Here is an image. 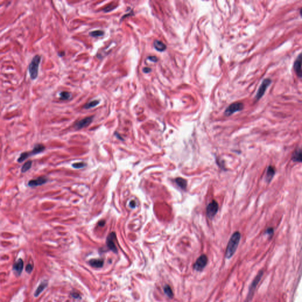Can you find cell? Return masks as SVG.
<instances>
[{
    "label": "cell",
    "instance_id": "1",
    "mask_svg": "<svg viewBox=\"0 0 302 302\" xmlns=\"http://www.w3.org/2000/svg\"><path fill=\"white\" fill-rule=\"evenodd\" d=\"M240 239H241V234L238 231L235 232L232 235L227 246L226 251L225 254V257L226 259H229L233 256L236 250L238 247Z\"/></svg>",
    "mask_w": 302,
    "mask_h": 302
},
{
    "label": "cell",
    "instance_id": "2",
    "mask_svg": "<svg viewBox=\"0 0 302 302\" xmlns=\"http://www.w3.org/2000/svg\"><path fill=\"white\" fill-rule=\"evenodd\" d=\"M41 61V57L38 55H36L28 66V73L30 78L32 80H35L38 76L39 64Z\"/></svg>",
    "mask_w": 302,
    "mask_h": 302
},
{
    "label": "cell",
    "instance_id": "3",
    "mask_svg": "<svg viewBox=\"0 0 302 302\" xmlns=\"http://www.w3.org/2000/svg\"><path fill=\"white\" fill-rule=\"evenodd\" d=\"M263 275V271H260L259 272V273L257 274V275L255 276L253 281H252V283H251V284L250 286L249 293H248L247 299H246V302H250L252 299V298L253 297V295H254V293H255V290L256 289V287L258 285L259 283L261 280V279Z\"/></svg>",
    "mask_w": 302,
    "mask_h": 302
},
{
    "label": "cell",
    "instance_id": "4",
    "mask_svg": "<svg viewBox=\"0 0 302 302\" xmlns=\"http://www.w3.org/2000/svg\"><path fill=\"white\" fill-rule=\"evenodd\" d=\"M244 108V105L241 102H235L227 107L224 114L225 116H230L235 112L241 111Z\"/></svg>",
    "mask_w": 302,
    "mask_h": 302
},
{
    "label": "cell",
    "instance_id": "5",
    "mask_svg": "<svg viewBox=\"0 0 302 302\" xmlns=\"http://www.w3.org/2000/svg\"><path fill=\"white\" fill-rule=\"evenodd\" d=\"M271 83V80L270 79H265L263 81L255 96V99H256V101L260 100V99L264 96L265 91L268 88V87L270 85Z\"/></svg>",
    "mask_w": 302,
    "mask_h": 302
},
{
    "label": "cell",
    "instance_id": "6",
    "mask_svg": "<svg viewBox=\"0 0 302 302\" xmlns=\"http://www.w3.org/2000/svg\"><path fill=\"white\" fill-rule=\"evenodd\" d=\"M207 263L208 257L207 255H201L197 259L196 263H194V269L198 271H202L207 265Z\"/></svg>",
    "mask_w": 302,
    "mask_h": 302
},
{
    "label": "cell",
    "instance_id": "7",
    "mask_svg": "<svg viewBox=\"0 0 302 302\" xmlns=\"http://www.w3.org/2000/svg\"><path fill=\"white\" fill-rule=\"evenodd\" d=\"M218 210V204L217 201L213 200L211 202H210L207 207V215L210 219H212L214 217Z\"/></svg>",
    "mask_w": 302,
    "mask_h": 302
},
{
    "label": "cell",
    "instance_id": "8",
    "mask_svg": "<svg viewBox=\"0 0 302 302\" xmlns=\"http://www.w3.org/2000/svg\"><path fill=\"white\" fill-rule=\"evenodd\" d=\"M293 69L297 77L302 78V52L295 60Z\"/></svg>",
    "mask_w": 302,
    "mask_h": 302
},
{
    "label": "cell",
    "instance_id": "9",
    "mask_svg": "<svg viewBox=\"0 0 302 302\" xmlns=\"http://www.w3.org/2000/svg\"><path fill=\"white\" fill-rule=\"evenodd\" d=\"M116 240V234L115 233H111L110 234L106 239V244L109 249L111 250L115 253H117V249L116 245L115 243V241Z\"/></svg>",
    "mask_w": 302,
    "mask_h": 302
},
{
    "label": "cell",
    "instance_id": "10",
    "mask_svg": "<svg viewBox=\"0 0 302 302\" xmlns=\"http://www.w3.org/2000/svg\"><path fill=\"white\" fill-rule=\"evenodd\" d=\"M93 117H94L93 116L87 117H85L82 120H80L78 122H76L74 123V128L77 130H79V129H83L84 127H87L92 122L93 120Z\"/></svg>",
    "mask_w": 302,
    "mask_h": 302
},
{
    "label": "cell",
    "instance_id": "11",
    "mask_svg": "<svg viewBox=\"0 0 302 302\" xmlns=\"http://www.w3.org/2000/svg\"><path fill=\"white\" fill-rule=\"evenodd\" d=\"M47 182V179L46 178L39 177L37 179L30 181L28 183V185L30 187H36L37 186H42L43 184H46Z\"/></svg>",
    "mask_w": 302,
    "mask_h": 302
},
{
    "label": "cell",
    "instance_id": "12",
    "mask_svg": "<svg viewBox=\"0 0 302 302\" xmlns=\"http://www.w3.org/2000/svg\"><path fill=\"white\" fill-rule=\"evenodd\" d=\"M24 263L22 259H20L17 260L13 265V270L17 275L20 276L23 269Z\"/></svg>",
    "mask_w": 302,
    "mask_h": 302
},
{
    "label": "cell",
    "instance_id": "13",
    "mask_svg": "<svg viewBox=\"0 0 302 302\" xmlns=\"http://www.w3.org/2000/svg\"><path fill=\"white\" fill-rule=\"evenodd\" d=\"M275 174V169L273 166H269L267 168V173L265 175V181L267 182H270L273 179L274 175Z\"/></svg>",
    "mask_w": 302,
    "mask_h": 302
},
{
    "label": "cell",
    "instance_id": "14",
    "mask_svg": "<svg viewBox=\"0 0 302 302\" xmlns=\"http://www.w3.org/2000/svg\"><path fill=\"white\" fill-rule=\"evenodd\" d=\"M44 149H45V146L43 145L37 144L34 146V148L32 150V151L29 152L30 156H32V155H34L41 153V152H42V151H44Z\"/></svg>",
    "mask_w": 302,
    "mask_h": 302
},
{
    "label": "cell",
    "instance_id": "15",
    "mask_svg": "<svg viewBox=\"0 0 302 302\" xmlns=\"http://www.w3.org/2000/svg\"><path fill=\"white\" fill-rule=\"evenodd\" d=\"M292 160L295 162H302V148L297 149L293 154Z\"/></svg>",
    "mask_w": 302,
    "mask_h": 302
},
{
    "label": "cell",
    "instance_id": "16",
    "mask_svg": "<svg viewBox=\"0 0 302 302\" xmlns=\"http://www.w3.org/2000/svg\"><path fill=\"white\" fill-rule=\"evenodd\" d=\"M89 264L92 267L96 269H99L103 267L104 264V261L102 259H92L89 261Z\"/></svg>",
    "mask_w": 302,
    "mask_h": 302
},
{
    "label": "cell",
    "instance_id": "17",
    "mask_svg": "<svg viewBox=\"0 0 302 302\" xmlns=\"http://www.w3.org/2000/svg\"><path fill=\"white\" fill-rule=\"evenodd\" d=\"M154 48L161 52H162L166 49V46L164 42L159 40H155L154 42Z\"/></svg>",
    "mask_w": 302,
    "mask_h": 302
},
{
    "label": "cell",
    "instance_id": "18",
    "mask_svg": "<svg viewBox=\"0 0 302 302\" xmlns=\"http://www.w3.org/2000/svg\"><path fill=\"white\" fill-rule=\"evenodd\" d=\"M48 283L46 281H43L40 284V285L38 286V287L36 289V290L34 292V297H37L38 296L40 293L45 289V288L47 287V286Z\"/></svg>",
    "mask_w": 302,
    "mask_h": 302
},
{
    "label": "cell",
    "instance_id": "19",
    "mask_svg": "<svg viewBox=\"0 0 302 302\" xmlns=\"http://www.w3.org/2000/svg\"><path fill=\"white\" fill-rule=\"evenodd\" d=\"M175 183L177 184L180 188H181L183 190H186V186H187V182L186 180L182 178H177L175 180Z\"/></svg>",
    "mask_w": 302,
    "mask_h": 302
},
{
    "label": "cell",
    "instance_id": "20",
    "mask_svg": "<svg viewBox=\"0 0 302 302\" xmlns=\"http://www.w3.org/2000/svg\"><path fill=\"white\" fill-rule=\"evenodd\" d=\"M164 291L165 294L168 297H170L171 299H172L174 297V293H173V292H172L171 287L169 285H165L164 287Z\"/></svg>",
    "mask_w": 302,
    "mask_h": 302
},
{
    "label": "cell",
    "instance_id": "21",
    "mask_svg": "<svg viewBox=\"0 0 302 302\" xmlns=\"http://www.w3.org/2000/svg\"><path fill=\"white\" fill-rule=\"evenodd\" d=\"M99 103V101L98 100H95V101H90L86 103L84 106V108L86 109H89L92 107H95L96 106H97Z\"/></svg>",
    "mask_w": 302,
    "mask_h": 302
},
{
    "label": "cell",
    "instance_id": "22",
    "mask_svg": "<svg viewBox=\"0 0 302 302\" xmlns=\"http://www.w3.org/2000/svg\"><path fill=\"white\" fill-rule=\"evenodd\" d=\"M59 96H60V99L61 100L66 101V100H69V99L70 98L71 94L68 92L63 91V92H62L60 93Z\"/></svg>",
    "mask_w": 302,
    "mask_h": 302
},
{
    "label": "cell",
    "instance_id": "23",
    "mask_svg": "<svg viewBox=\"0 0 302 302\" xmlns=\"http://www.w3.org/2000/svg\"><path fill=\"white\" fill-rule=\"evenodd\" d=\"M32 161H28L26 162L22 166V168H21V172L24 173V172H27V171H28V170L30 169V168L32 167Z\"/></svg>",
    "mask_w": 302,
    "mask_h": 302
},
{
    "label": "cell",
    "instance_id": "24",
    "mask_svg": "<svg viewBox=\"0 0 302 302\" xmlns=\"http://www.w3.org/2000/svg\"><path fill=\"white\" fill-rule=\"evenodd\" d=\"M89 35L91 37H101L104 35V32L102 30H95L89 32Z\"/></svg>",
    "mask_w": 302,
    "mask_h": 302
},
{
    "label": "cell",
    "instance_id": "25",
    "mask_svg": "<svg viewBox=\"0 0 302 302\" xmlns=\"http://www.w3.org/2000/svg\"><path fill=\"white\" fill-rule=\"evenodd\" d=\"M30 156V154H29V152H23L20 155V156H19V158H18V160L17 161L20 163H21L22 162L24 161H25L26 159L28 157Z\"/></svg>",
    "mask_w": 302,
    "mask_h": 302
},
{
    "label": "cell",
    "instance_id": "26",
    "mask_svg": "<svg viewBox=\"0 0 302 302\" xmlns=\"http://www.w3.org/2000/svg\"><path fill=\"white\" fill-rule=\"evenodd\" d=\"M86 165L84 162H77L72 165V166L76 169H80L84 168Z\"/></svg>",
    "mask_w": 302,
    "mask_h": 302
},
{
    "label": "cell",
    "instance_id": "27",
    "mask_svg": "<svg viewBox=\"0 0 302 302\" xmlns=\"http://www.w3.org/2000/svg\"><path fill=\"white\" fill-rule=\"evenodd\" d=\"M32 269H33L32 265L30 264H28L27 265L26 267V271L27 273H32Z\"/></svg>",
    "mask_w": 302,
    "mask_h": 302
},
{
    "label": "cell",
    "instance_id": "28",
    "mask_svg": "<svg viewBox=\"0 0 302 302\" xmlns=\"http://www.w3.org/2000/svg\"><path fill=\"white\" fill-rule=\"evenodd\" d=\"M113 8H115L113 7V5H109L107 6L105 8H104L103 11L105 12H109V11H111L112 10H113Z\"/></svg>",
    "mask_w": 302,
    "mask_h": 302
},
{
    "label": "cell",
    "instance_id": "29",
    "mask_svg": "<svg viewBox=\"0 0 302 302\" xmlns=\"http://www.w3.org/2000/svg\"><path fill=\"white\" fill-rule=\"evenodd\" d=\"M148 59H149L151 62H156L158 61V58L156 57L155 56H149Z\"/></svg>",
    "mask_w": 302,
    "mask_h": 302
},
{
    "label": "cell",
    "instance_id": "30",
    "mask_svg": "<svg viewBox=\"0 0 302 302\" xmlns=\"http://www.w3.org/2000/svg\"><path fill=\"white\" fill-rule=\"evenodd\" d=\"M71 295H72V296L74 299H77L79 297V295L77 293H72Z\"/></svg>",
    "mask_w": 302,
    "mask_h": 302
},
{
    "label": "cell",
    "instance_id": "31",
    "mask_svg": "<svg viewBox=\"0 0 302 302\" xmlns=\"http://www.w3.org/2000/svg\"><path fill=\"white\" fill-rule=\"evenodd\" d=\"M266 233L267 234H273V228H268L267 230L266 231Z\"/></svg>",
    "mask_w": 302,
    "mask_h": 302
},
{
    "label": "cell",
    "instance_id": "32",
    "mask_svg": "<svg viewBox=\"0 0 302 302\" xmlns=\"http://www.w3.org/2000/svg\"><path fill=\"white\" fill-rule=\"evenodd\" d=\"M151 71V69L149 68V67H145L143 69V72L144 73H148L149 72H150Z\"/></svg>",
    "mask_w": 302,
    "mask_h": 302
},
{
    "label": "cell",
    "instance_id": "33",
    "mask_svg": "<svg viewBox=\"0 0 302 302\" xmlns=\"http://www.w3.org/2000/svg\"><path fill=\"white\" fill-rule=\"evenodd\" d=\"M129 205H130V207H131V208H134L135 207V206H136V203H135V202L134 201H132L130 202V204Z\"/></svg>",
    "mask_w": 302,
    "mask_h": 302
},
{
    "label": "cell",
    "instance_id": "34",
    "mask_svg": "<svg viewBox=\"0 0 302 302\" xmlns=\"http://www.w3.org/2000/svg\"><path fill=\"white\" fill-rule=\"evenodd\" d=\"M105 221L104 220H101L98 224H99V226L100 227H103L105 225Z\"/></svg>",
    "mask_w": 302,
    "mask_h": 302
},
{
    "label": "cell",
    "instance_id": "35",
    "mask_svg": "<svg viewBox=\"0 0 302 302\" xmlns=\"http://www.w3.org/2000/svg\"><path fill=\"white\" fill-rule=\"evenodd\" d=\"M300 14L301 16L302 17V8H301V9H300Z\"/></svg>",
    "mask_w": 302,
    "mask_h": 302
}]
</instances>
